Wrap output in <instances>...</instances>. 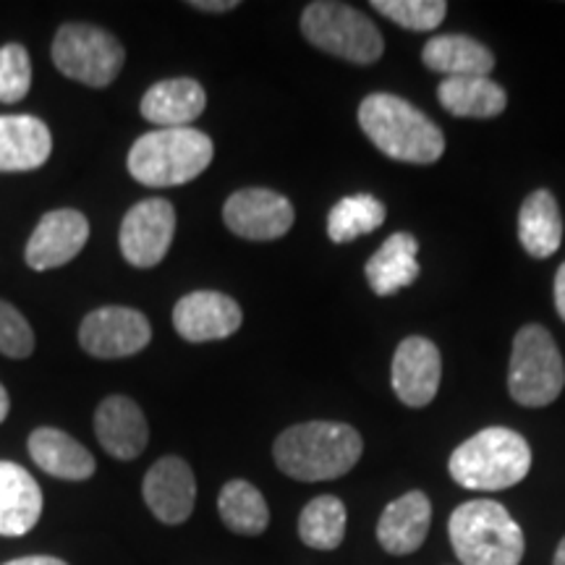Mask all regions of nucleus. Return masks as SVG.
<instances>
[{
  "mask_svg": "<svg viewBox=\"0 0 565 565\" xmlns=\"http://www.w3.org/2000/svg\"><path fill=\"white\" fill-rule=\"evenodd\" d=\"M362 450V435L341 422L296 424L273 445L278 469L299 482H328L349 475Z\"/></svg>",
  "mask_w": 565,
  "mask_h": 565,
  "instance_id": "1",
  "label": "nucleus"
},
{
  "mask_svg": "<svg viewBox=\"0 0 565 565\" xmlns=\"http://www.w3.org/2000/svg\"><path fill=\"white\" fill-rule=\"evenodd\" d=\"M359 126L380 152L391 160L433 166L443 158L445 137L440 126L404 97L374 92L359 105Z\"/></svg>",
  "mask_w": 565,
  "mask_h": 565,
  "instance_id": "2",
  "label": "nucleus"
},
{
  "mask_svg": "<svg viewBox=\"0 0 565 565\" xmlns=\"http://www.w3.org/2000/svg\"><path fill=\"white\" fill-rule=\"evenodd\" d=\"M215 147L200 129H154L139 137L129 150V173L150 189L189 183L207 171Z\"/></svg>",
  "mask_w": 565,
  "mask_h": 565,
  "instance_id": "3",
  "label": "nucleus"
},
{
  "mask_svg": "<svg viewBox=\"0 0 565 565\" xmlns=\"http://www.w3.org/2000/svg\"><path fill=\"white\" fill-rule=\"evenodd\" d=\"M532 469V448L519 433L487 427L458 445L448 471L458 484L477 492H498L524 482Z\"/></svg>",
  "mask_w": 565,
  "mask_h": 565,
  "instance_id": "4",
  "label": "nucleus"
},
{
  "mask_svg": "<svg viewBox=\"0 0 565 565\" xmlns=\"http://www.w3.org/2000/svg\"><path fill=\"white\" fill-rule=\"evenodd\" d=\"M450 545L461 565H519L526 540L513 515L494 500H469L448 521Z\"/></svg>",
  "mask_w": 565,
  "mask_h": 565,
  "instance_id": "5",
  "label": "nucleus"
},
{
  "mask_svg": "<svg viewBox=\"0 0 565 565\" xmlns=\"http://www.w3.org/2000/svg\"><path fill=\"white\" fill-rule=\"evenodd\" d=\"M301 32L320 51L359 66L383 58L385 42L362 11L335 0H317L301 13Z\"/></svg>",
  "mask_w": 565,
  "mask_h": 565,
  "instance_id": "6",
  "label": "nucleus"
},
{
  "mask_svg": "<svg viewBox=\"0 0 565 565\" xmlns=\"http://www.w3.org/2000/svg\"><path fill=\"white\" fill-rule=\"evenodd\" d=\"M565 387V364L555 338L542 324H524L515 333L508 391L515 404L540 408L553 404Z\"/></svg>",
  "mask_w": 565,
  "mask_h": 565,
  "instance_id": "7",
  "label": "nucleus"
},
{
  "mask_svg": "<svg viewBox=\"0 0 565 565\" xmlns=\"http://www.w3.org/2000/svg\"><path fill=\"white\" fill-rule=\"evenodd\" d=\"M53 63L66 79L103 89L116 82L126 51L116 34L92 24H63L53 38Z\"/></svg>",
  "mask_w": 565,
  "mask_h": 565,
  "instance_id": "8",
  "label": "nucleus"
},
{
  "mask_svg": "<svg viewBox=\"0 0 565 565\" xmlns=\"http://www.w3.org/2000/svg\"><path fill=\"white\" fill-rule=\"evenodd\" d=\"M175 236V210L168 200L150 196L141 200L124 215L118 244L124 259L139 270L160 265L171 252Z\"/></svg>",
  "mask_w": 565,
  "mask_h": 565,
  "instance_id": "9",
  "label": "nucleus"
},
{
  "mask_svg": "<svg viewBox=\"0 0 565 565\" xmlns=\"http://www.w3.org/2000/svg\"><path fill=\"white\" fill-rule=\"evenodd\" d=\"M152 341V324L139 309L103 307L79 324L82 349L95 359H126L145 351Z\"/></svg>",
  "mask_w": 565,
  "mask_h": 565,
  "instance_id": "10",
  "label": "nucleus"
},
{
  "mask_svg": "<svg viewBox=\"0 0 565 565\" xmlns=\"http://www.w3.org/2000/svg\"><path fill=\"white\" fill-rule=\"evenodd\" d=\"M294 204L273 189H242L223 204V221L246 242H275L294 228Z\"/></svg>",
  "mask_w": 565,
  "mask_h": 565,
  "instance_id": "11",
  "label": "nucleus"
},
{
  "mask_svg": "<svg viewBox=\"0 0 565 565\" xmlns=\"http://www.w3.org/2000/svg\"><path fill=\"white\" fill-rule=\"evenodd\" d=\"M89 221L79 210H53L40 217L26 242L24 259L32 270L45 273L68 265L87 246Z\"/></svg>",
  "mask_w": 565,
  "mask_h": 565,
  "instance_id": "12",
  "label": "nucleus"
},
{
  "mask_svg": "<svg viewBox=\"0 0 565 565\" xmlns=\"http://www.w3.org/2000/svg\"><path fill=\"white\" fill-rule=\"evenodd\" d=\"M141 494L152 515L162 524H183L194 511L196 479L192 466L179 456H162L147 471Z\"/></svg>",
  "mask_w": 565,
  "mask_h": 565,
  "instance_id": "13",
  "label": "nucleus"
},
{
  "mask_svg": "<svg viewBox=\"0 0 565 565\" xmlns=\"http://www.w3.org/2000/svg\"><path fill=\"white\" fill-rule=\"evenodd\" d=\"M242 307L221 291H192L173 307V328L183 341L210 343L242 328Z\"/></svg>",
  "mask_w": 565,
  "mask_h": 565,
  "instance_id": "14",
  "label": "nucleus"
},
{
  "mask_svg": "<svg viewBox=\"0 0 565 565\" xmlns=\"http://www.w3.org/2000/svg\"><path fill=\"white\" fill-rule=\"evenodd\" d=\"M443 377L440 351L427 338H406L393 356V391L406 406L433 404Z\"/></svg>",
  "mask_w": 565,
  "mask_h": 565,
  "instance_id": "15",
  "label": "nucleus"
},
{
  "mask_svg": "<svg viewBox=\"0 0 565 565\" xmlns=\"http://www.w3.org/2000/svg\"><path fill=\"white\" fill-rule=\"evenodd\" d=\"M95 435L103 450L118 461H134L150 443L145 412L129 395H108L95 412Z\"/></svg>",
  "mask_w": 565,
  "mask_h": 565,
  "instance_id": "16",
  "label": "nucleus"
},
{
  "mask_svg": "<svg viewBox=\"0 0 565 565\" xmlns=\"http://www.w3.org/2000/svg\"><path fill=\"white\" fill-rule=\"evenodd\" d=\"M207 108V95L196 79H162L141 97L139 110L158 129H186Z\"/></svg>",
  "mask_w": 565,
  "mask_h": 565,
  "instance_id": "17",
  "label": "nucleus"
},
{
  "mask_svg": "<svg viewBox=\"0 0 565 565\" xmlns=\"http://www.w3.org/2000/svg\"><path fill=\"white\" fill-rule=\"evenodd\" d=\"M53 152V137L38 116H0V173L38 171Z\"/></svg>",
  "mask_w": 565,
  "mask_h": 565,
  "instance_id": "18",
  "label": "nucleus"
},
{
  "mask_svg": "<svg viewBox=\"0 0 565 565\" xmlns=\"http://www.w3.org/2000/svg\"><path fill=\"white\" fill-rule=\"evenodd\" d=\"M429 524H433V503L427 494L419 490L406 492L380 515L377 540L385 553L412 555L427 540Z\"/></svg>",
  "mask_w": 565,
  "mask_h": 565,
  "instance_id": "19",
  "label": "nucleus"
},
{
  "mask_svg": "<svg viewBox=\"0 0 565 565\" xmlns=\"http://www.w3.org/2000/svg\"><path fill=\"white\" fill-rule=\"evenodd\" d=\"M42 515V490L24 466L0 461V536H24Z\"/></svg>",
  "mask_w": 565,
  "mask_h": 565,
  "instance_id": "20",
  "label": "nucleus"
},
{
  "mask_svg": "<svg viewBox=\"0 0 565 565\" xmlns=\"http://www.w3.org/2000/svg\"><path fill=\"white\" fill-rule=\"evenodd\" d=\"M32 461L40 466L45 475L55 479H66V482H84L95 475L97 463L95 456L79 440H74L68 433L55 427H40L30 435Z\"/></svg>",
  "mask_w": 565,
  "mask_h": 565,
  "instance_id": "21",
  "label": "nucleus"
},
{
  "mask_svg": "<svg viewBox=\"0 0 565 565\" xmlns=\"http://www.w3.org/2000/svg\"><path fill=\"white\" fill-rule=\"evenodd\" d=\"M416 252H419V244L412 233H393L364 267L372 291L377 296H391L412 286L419 278Z\"/></svg>",
  "mask_w": 565,
  "mask_h": 565,
  "instance_id": "22",
  "label": "nucleus"
},
{
  "mask_svg": "<svg viewBox=\"0 0 565 565\" xmlns=\"http://www.w3.org/2000/svg\"><path fill=\"white\" fill-rule=\"evenodd\" d=\"M424 66L445 74V79L458 76H487L494 68V55L482 42L466 34H440L424 45Z\"/></svg>",
  "mask_w": 565,
  "mask_h": 565,
  "instance_id": "23",
  "label": "nucleus"
},
{
  "mask_svg": "<svg viewBox=\"0 0 565 565\" xmlns=\"http://www.w3.org/2000/svg\"><path fill=\"white\" fill-rule=\"evenodd\" d=\"M437 100L450 116L494 118L505 110L508 95L490 76H458V79L440 82Z\"/></svg>",
  "mask_w": 565,
  "mask_h": 565,
  "instance_id": "24",
  "label": "nucleus"
},
{
  "mask_svg": "<svg viewBox=\"0 0 565 565\" xmlns=\"http://www.w3.org/2000/svg\"><path fill=\"white\" fill-rule=\"evenodd\" d=\"M521 246L536 259H547L561 249L563 221L555 196L547 189L529 194L519 212Z\"/></svg>",
  "mask_w": 565,
  "mask_h": 565,
  "instance_id": "25",
  "label": "nucleus"
},
{
  "mask_svg": "<svg viewBox=\"0 0 565 565\" xmlns=\"http://www.w3.org/2000/svg\"><path fill=\"white\" fill-rule=\"evenodd\" d=\"M217 513L233 534L259 536L270 526V508H267L263 492L246 479H233L223 487L221 498H217Z\"/></svg>",
  "mask_w": 565,
  "mask_h": 565,
  "instance_id": "26",
  "label": "nucleus"
},
{
  "mask_svg": "<svg viewBox=\"0 0 565 565\" xmlns=\"http://www.w3.org/2000/svg\"><path fill=\"white\" fill-rule=\"evenodd\" d=\"M345 505L335 494H320L307 503L299 515V536L312 550H335L341 547L345 536Z\"/></svg>",
  "mask_w": 565,
  "mask_h": 565,
  "instance_id": "27",
  "label": "nucleus"
},
{
  "mask_svg": "<svg viewBox=\"0 0 565 565\" xmlns=\"http://www.w3.org/2000/svg\"><path fill=\"white\" fill-rule=\"evenodd\" d=\"M385 223V204L372 194L343 196L328 215V236L335 244L356 242Z\"/></svg>",
  "mask_w": 565,
  "mask_h": 565,
  "instance_id": "28",
  "label": "nucleus"
},
{
  "mask_svg": "<svg viewBox=\"0 0 565 565\" xmlns=\"http://www.w3.org/2000/svg\"><path fill=\"white\" fill-rule=\"evenodd\" d=\"M372 9L412 32H433L443 24L448 3L445 0H374Z\"/></svg>",
  "mask_w": 565,
  "mask_h": 565,
  "instance_id": "29",
  "label": "nucleus"
},
{
  "mask_svg": "<svg viewBox=\"0 0 565 565\" xmlns=\"http://www.w3.org/2000/svg\"><path fill=\"white\" fill-rule=\"evenodd\" d=\"M32 61L24 45L11 42L0 47V103L13 105L30 95Z\"/></svg>",
  "mask_w": 565,
  "mask_h": 565,
  "instance_id": "30",
  "label": "nucleus"
},
{
  "mask_svg": "<svg viewBox=\"0 0 565 565\" xmlns=\"http://www.w3.org/2000/svg\"><path fill=\"white\" fill-rule=\"evenodd\" d=\"M34 351V330L26 317L9 301L0 299V353L9 359H26Z\"/></svg>",
  "mask_w": 565,
  "mask_h": 565,
  "instance_id": "31",
  "label": "nucleus"
},
{
  "mask_svg": "<svg viewBox=\"0 0 565 565\" xmlns=\"http://www.w3.org/2000/svg\"><path fill=\"white\" fill-rule=\"evenodd\" d=\"M192 9L196 11H210V13H225V11H233L236 9V0H192Z\"/></svg>",
  "mask_w": 565,
  "mask_h": 565,
  "instance_id": "32",
  "label": "nucleus"
},
{
  "mask_svg": "<svg viewBox=\"0 0 565 565\" xmlns=\"http://www.w3.org/2000/svg\"><path fill=\"white\" fill-rule=\"evenodd\" d=\"M555 307H557V315H561V320L565 322V263L557 267V275H555Z\"/></svg>",
  "mask_w": 565,
  "mask_h": 565,
  "instance_id": "33",
  "label": "nucleus"
},
{
  "mask_svg": "<svg viewBox=\"0 0 565 565\" xmlns=\"http://www.w3.org/2000/svg\"><path fill=\"white\" fill-rule=\"evenodd\" d=\"M3 565H68V563H63L61 557H53V555H26V557H17V561H9Z\"/></svg>",
  "mask_w": 565,
  "mask_h": 565,
  "instance_id": "34",
  "label": "nucleus"
},
{
  "mask_svg": "<svg viewBox=\"0 0 565 565\" xmlns=\"http://www.w3.org/2000/svg\"><path fill=\"white\" fill-rule=\"evenodd\" d=\"M9 408H11V398L9 393H6V387L0 385V424H3L6 416H9Z\"/></svg>",
  "mask_w": 565,
  "mask_h": 565,
  "instance_id": "35",
  "label": "nucleus"
},
{
  "mask_svg": "<svg viewBox=\"0 0 565 565\" xmlns=\"http://www.w3.org/2000/svg\"><path fill=\"white\" fill-rule=\"evenodd\" d=\"M553 565H565V536H563L561 545H557V550H555V561H553Z\"/></svg>",
  "mask_w": 565,
  "mask_h": 565,
  "instance_id": "36",
  "label": "nucleus"
}]
</instances>
